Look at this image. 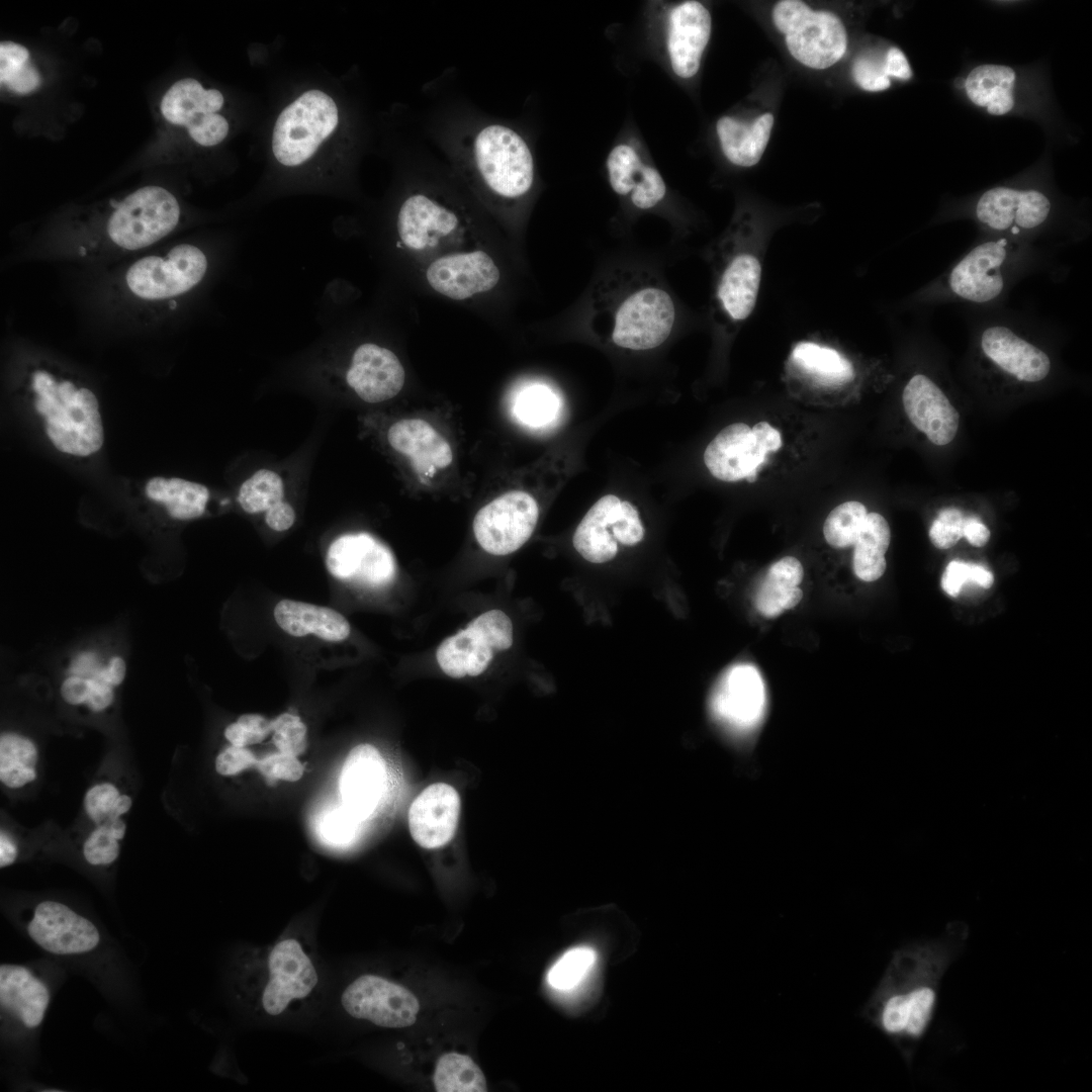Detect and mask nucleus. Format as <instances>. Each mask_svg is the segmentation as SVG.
I'll list each match as a JSON object with an SVG mask.
<instances>
[{
	"mask_svg": "<svg viewBox=\"0 0 1092 1092\" xmlns=\"http://www.w3.org/2000/svg\"><path fill=\"white\" fill-rule=\"evenodd\" d=\"M323 978L311 936L290 931L271 944L243 950L234 964L233 986L253 1014L280 1019L312 1004Z\"/></svg>",
	"mask_w": 1092,
	"mask_h": 1092,
	"instance_id": "1",
	"label": "nucleus"
},
{
	"mask_svg": "<svg viewBox=\"0 0 1092 1092\" xmlns=\"http://www.w3.org/2000/svg\"><path fill=\"white\" fill-rule=\"evenodd\" d=\"M967 926L949 924L943 935L903 949L877 995L875 1019L888 1036L916 1043L934 1019L942 977L962 950Z\"/></svg>",
	"mask_w": 1092,
	"mask_h": 1092,
	"instance_id": "2",
	"label": "nucleus"
},
{
	"mask_svg": "<svg viewBox=\"0 0 1092 1092\" xmlns=\"http://www.w3.org/2000/svg\"><path fill=\"white\" fill-rule=\"evenodd\" d=\"M675 315L674 301L660 283L646 274L625 272L597 293L592 328L620 348L645 351L667 340Z\"/></svg>",
	"mask_w": 1092,
	"mask_h": 1092,
	"instance_id": "3",
	"label": "nucleus"
},
{
	"mask_svg": "<svg viewBox=\"0 0 1092 1092\" xmlns=\"http://www.w3.org/2000/svg\"><path fill=\"white\" fill-rule=\"evenodd\" d=\"M1029 242L992 236L972 247L938 281L933 296L988 305L1001 299L1032 264Z\"/></svg>",
	"mask_w": 1092,
	"mask_h": 1092,
	"instance_id": "4",
	"label": "nucleus"
},
{
	"mask_svg": "<svg viewBox=\"0 0 1092 1092\" xmlns=\"http://www.w3.org/2000/svg\"><path fill=\"white\" fill-rule=\"evenodd\" d=\"M460 149L465 168L492 197L515 201L531 190L534 158L515 129L498 123L482 125L463 139Z\"/></svg>",
	"mask_w": 1092,
	"mask_h": 1092,
	"instance_id": "5",
	"label": "nucleus"
},
{
	"mask_svg": "<svg viewBox=\"0 0 1092 1092\" xmlns=\"http://www.w3.org/2000/svg\"><path fill=\"white\" fill-rule=\"evenodd\" d=\"M35 408L46 421V432L62 452L88 456L98 451L104 434L94 393L68 380L57 381L46 371L32 375Z\"/></svg>",
	"mask_w": 1092,
	"mask_h": 1092,
	"instance_id": "6",
	"label": "nucleus"
},
{
	"mask_svg": "<svg viewBox=\"0 0 1092 1092\" xmlns=\"http://www.w3.org/2000/svg\"><path fill=\"white\" fill-rule=\"evenodd\" d=\"M771 17L791 56L808 68H830L846 53V29L830 11L814 10L799 0H782L772 8Z\"/></svg>",
	"mask_w": 1092,
	"mask_h": 1092,
	"instance_id": "7",
	"label": "nucleus"
},
{
	"mask_svg": "<svg viewBox=\"0 0 1092 1092\" xmlns=\"http://www.w3.org/2000/svg\"><path fill=\"white\" fill-rule=\"evenodd\" d=\"M339 124L334 99L321 90L303 92L279 114L272 133V152L285 167L308 162Z\"/></svg>",
	"mask_w": 1092,
	"mask_h": 1092,
	"instance_id": "8",
	"label": "nucleus"
},
{
	"mask_svg": "<svg viewBox=\"0 0 1092 1092\" xmlns=\"http://www.w3.org/2000/svg\"><path fill=\"white\" fill-rule=\"evenodd\" d=\"M208 257L198 246L182 243L163 256L133 263L125 275L129 290L148 300H163L189 293L207 275Z\"/></svg>",
	"mask_w": 1092,
	"mask_h": 1092,
	"instance_id": "9",
	"label": "nucleus"
},
{
	"mask_svg": "<svg viewBox=\"0 0 1092 1092\" xmlns=\"http://www.w3.org/2000/svg\"><path fill=\"white\" fill-rule=\"evenodd\" d=\"M782 444L780 431L765 421L752 428L744 423H734L721 430L709 443L704 462L717 479L753 482L766 455L778 451Z\"/></svg>",
	"mask_w": 1092,
	"mask_h": 1092,
	"instance_id": "10",
	"label": "nucleus"
},
{
	"mask_svg": "<svg viewBox=\"0 0 1092 1092\" xmlns=\"http://www.w3.org/2000/svg\"><path fill=\"white\" fill-rule=\"evenodd\" d=\"M181 209L176 197L160 186H146L129 194L110 216L107 232L117 246L136 250L170 234Z\"/></svg>",
	"mask_w": 1092,
	"mask_h": 1092,
	"instance_id": "11",
	"label": "nucleus"
},
{
	"mask_svg": "<svg viewBox=\"0 0 1092 1092\" xmlns=\"http://www.w3.org/2000/svg\"><path fill=\"white\" fill-rule=\"evenodd\" d=\"M513 631L512 621L506 613L499 610L485 612L439 645L437 662L451 677L477 676L485 671L495 653L512 646Z\"/></svg>",
	"mask_w": 1092,
	"mask_h": 1092,
	"instance_id": "12",
	"label": "nucleus"
},
{
	"mask_svg": "<svg viewBox=\"0 0 1092 1092\" xmlns=\"http://www.w3.org/2000/svg\"><path fill=\"white\" fill-rule=\"evenodd\" d=\"M1052 211V200L1044 192L1011 186L986 190L974 207L975 218L992 236L1024 242L1042 230Z\"/></svg>",
	"mask_w": 1092,
	"mask_h": 1092,
	"instance_id": "13",
	"label": "nucleus"
},
{
	"mask_svg": "<svg viewBox=\"0 0 1092 1092\" xmlns=\"http://www.w3.org/2000/svg\"><path fill=\"white\" fill-rule=\"evenodd\" d=\"M1026 326L1007 318H992L977 329L982 356L1017 382L1034 384L1052 369L1049 354L1025 333Z\"/></svg>",
	"mask_w": 1092,
	"mask_h": 1092,
	"instance_id": "14",
	"label": "nucleus"
},
{
	"mask_svg": "<svg viewBox=\"0 0 1092 1092\" xmlns=\"http://www.w3.org/2000/svg\"><path fill=\"white\" fill-rule=\"evenodd\" d=\"M644 527L637 510L613 494L601 497L585 514L573 535L575 550L592 563H605L618 553V543L634 546Z\"/></svg>",
	"mask_w": 1092,
	"mask_h": 1092,
	"instance_id": "15",
	"label": "nucleus"
},
{
	"mask_svg": "<svg viewBox=\"0 0 1092 1092\" xmlns=\"http://www.w3.org/2000/svg\"><path fill=\"white\" fill-rule=\"evenodd\" d=\"M340 1001L350 1016L386 1028L413 1025L420 1010L417 997L408 989L373 974L352 981Z\"/></svg>",
	"mask_w": 1092,
	"mask_h": 1092,
	"instance_id": "16",
	"label": "nucleus"
},
{
	"mask_svg": "<svg viewBox=\"0 0 1092 1092\" xmlns=\"http://www.w3.org/2000/svg\"><path fill=\"white\" fill-rule=\"evenodd\" d=\"M539 517L536 500L527 492H507L478 511L473 521L475 538L492 555H508L531 537Z\"/></svg>",
	"mask_w": 1092,
	"mask_h": 1092,
	"instance_id": "17",
	"label": "nucleus"
},
{
	"mask_svg": "<svg viewBox=\"0 0 1092 1092\" xmlns=\"http://www.w3.org/2000/svg\"><path fill=\"white\" fill-rule=\"evenodd\" d=\"M224 102L216 89H204L193 78L175 82L164 94L161 112L175 125L185 126L194 142L203 147L221 143L228 135V120L217 111Z\"/></svg>",
	"mask_w": 1092,
	"mask_h": 1092,
	"instance_id": "18",
	"label": "nucleus"
},
{
	"mask_svg": "<svg viewBox=\"0 0 1092 1092\" xmlns=\"http://www.w3.org/2000/svg\"><path fill=\"white\" fill-rule=\"evenodd\" d=\"M28 937L42 950L58 957H76L95 950L101 941L97 926L64 903L44 900L32 910Z\"/></svg>",
	"mask_w": 1092,
	"mask_h": 1092,
	"instance_id": "19",
	"label": "nucleus"
},
{
	"mask_svg": "<svg viewBox=\"0 0 1092 1092\" xmlns=\"http://www.w3.org/2000/svg\"><path fill=\"white\" fill-rule=\"evenodd\" d=\"M721 248L715 299L723 316L736 324L745 321L756 304L761 262L758 252L743 242L731 241Z\"/></svg>",
	"mask_w": 1092,
	"mask_h": 1092,
	"instance_id": "20",
	"label": "nucleus"
},
{
	"mask_svg": "<svg viewBox=\"0 0 1092 1092\" xmlns=\"http://www.w3.org/2000/svg\"><path fill=\"white\" fill-rule=\"evenodd\" d=\"M326 563L336 578L368 587L390 583L396 572L391 551L366 533L339 537L331 544Z\"/></svg>",
	"mask_w": 1092,
	"mask_h": 1092,
	"instance_id": "21",
	"label": "nucleus"
},
{
	"mask_svg": "<svg viewBox=\"0 0 1092 1092\" xmlns=\"http://www.w3.org/2000/svg\"><path fill=\"white\" fill-rule=\"evenodd\" d=\"M461 229V219L453 209L425 193L407 196L396 213L397 244L412 252L438 247Z\"/></svg>",
	"mask_w": 1092,
	"mask_h": 1092,
	"instance_id": "22",
	"label": "nucleus"
},
{
	"mask_svg": "<svg viewBox=\"0 0 1092 1092\" xmlns=\"http://www.w3.org/2000/svg\"><path fill=\"white\" fill-rule=\"evenodd\" d=\"M711 32L712 16L703 3L689 0L670 8L666 21L665 48L675 76L690 79L697 75Z\"/></svg>",
	"mask_w": 1092,
	"mask_h": 1092,
	"instance_id": "23",
	"label": "nucleus"
},
{
	"mask_svg": "<svg viewBox=\"0 0 1092 1092\" xmlns=\"http://www.w3.org/2000/svg\"><path fill=\"white\" fill-rule=\"evenodd\" d=\"M426 279L439 294L464 300L493 289L499 282L500 271L489 254L474 250L437 258L428 266Z\"/></svg>",
	"mask_w": 1092,
	"mask_h": 1092,
	"instance_id": "24",
	"label": "nucleus"
},
{
	"mask_svg": "<svg viewBox=\"0 0 1092 1092\" xmlns=\"http://www.w3.org/2000/svg\"><path fill=\"white\" fill-rule=\"evenodd\" d=\"M404 380V368L396 354L373 342L361 343L354 349L345 373L348 386L369 403L394 397Z\"/></svg>",
	"mask_w": 1092,
	"mask_h": 1092,
	"instance_id": "25",
	"label": "nucleus"
},
{
	"mask_svg": "<svg viewBox=\"0 0 1092 1092\" xmlns=\"http://www.w3.org/2000/svg\"><path fill=\"white\" fill-rule=\"evenodd\" d=\"M48 984L29 967L0 966V1010L2 1023L11 1022L22 1030H35L42 1023L51 1002Z\"/></svg>",
	"mask_w": 1092,
	"mask_h": 1092,
	"instance_id": "26",
	"label": "nucleus"
},
{
	"mask_svg": "<svg viewBox=\"0 0 1092 1092\" xmlns=\"http://www.w3.org/2000/svg\"><path fill=\"white\" fill-rule=\"evenodd\" d=\"M386 785L387 770L380 752L367 743L351 749L340 776L343 805L363 821L377 809Z\"/></svg>",
	"mask_w": 1092,
	"mask_h": 1092,
	"instance_id": "27",
	"label": "nucleus"
},
{
	"mask_svg": "<svg viewBox=\"0 0 1092 1092\" xmlns=\"http://www.w3.org/2000/svg\"><path fill=\"white\" fill-rule=\"evenodd\" d=\"M904 411L929 441L942 446L957 435L960 414L942 389L927 375L914 374L902 392Z\"/></svg>",
	"mask_w": 1092,
	"mask_h": 1092,
	"instance_id": "28",
	"label": "nucleus"
},
{
	"mask_svg": "<svg viewBox=\"0 0 1092 1092\" xmlns=\"http://www.w3.org/2000/svg\"><path fill=\"white\" fill-rule=\"evenodd\" d=\"M460 807L459 794L452 786H428L410 807L408 828L414 840L429 849L446 845L456 832Z\"/></svg>",
	"mask_w": 1092,
	"mask_h": 1092,
	"instance_id": "29",
	"label": "nucleus"
},
{
	"mask_svg": "<svg viewBox=\"0 0 1092 1092\" xmlns=\"http://www.w3.org/2000/svg\"><path fill=\"white\" fill-rule=\"evenodd\" d=\"M606 166L613 191L629 199L636 208L651 209L664 199L666 184L661 174L645 163L631 145H616L607 157Z\"/></svg>",
	"mask_w": 1092,
	"mask_h": 1092,
	"instance_id": "30",
	"label": "nucleus"
},
{
	"mask_svg": "<svg viewBox=\"0 0 1092 1092\" xmlns=\"http://www.w3.org/2000/svg\"><path fill=\"white\" fill-rule=\"evenodd\" d=\"M764 706L763 687L755 669L736 666L722 678L712 701L716 717L735 731L752 728Z\"/></svg>",
	"mask_w": 1092,
	"mask_h": 1092,
	"instance_id": "31",
	"label": "nucleus"
},
{
	"mask_svg": "<svg viewBox=\"0 0 1092 1092\" xmlns=\"http://www.w3.org/2000/svg\"><path fill=\"white\" fill-rule=\"evenodd\" d=\"M391 447L410 458L421 476H432L451 464L453 453L446 439L422 419H404L387 433Z\"/></svg>",
	"mask_w": 1092,
	"mask_h": 1092,
	"instance_id": "32",
	"label": "nucleus"
},
{
	"mask_svg": "<svg viewBox=\"0 0 1092 1092\" xmlns=\"http://www.w3.org/2000/svg\"><path fill=\"white\" fill-rule=\"evenodd\" d=\"M104 661L92 650L76 654L60 687L62 699L71 706H86L97 713L109 709L115 700V688L104 677Z\"/></svg>",
	"mask_w": 1092,
	"mask_h": 1092,
	"instance_id": "33",
	"label": "nucleus"
},
{
	"mask_svg": "<svg viewBox=\"0 0 1092 1092\" xmlns=\"http://www.w3.org/2000/svg\"><path fill=\"white\" fill-rule=\"evenodd\" d=\"M774 122L770 112L759 115L751 123L731 116L719 118L716 133L725 158L735 166L756 165L766 149Z\"/></svg>",
	"mask_w": 1092,
	"mask_h": 1092,
	"instance_id": "34",
	"label": "nucleus"
},
{
	"mask_svg": "<svg viewBox=\"0 0 1092 1092\" xmlns=\"http://www.w3.org/2000/svg\"><path fill=\"white\" fill-rule=\"evenodd\" d=\"M274 618L282 630L295 637L314 634L338 642L350 634V625L340 613L307 603L282 600L274 609Z\"/></svg>",
	"mask_w": 1092,
	"mask_h": 1092,
	"instance_id": "35",
	"label": "nucleus"
},
{
	"mask_svg": "<svg viewBox=\"0 0 1092 1092\" xmlns=\"http://www.w3.org/2000/svg\"><path fill=\"white\" fill-rule=\"evenodd\" d=\"M790 364L812 383L840 387L854 379L851 361L836 349L814 341L798 342L792 349Z\"/></svg>",
	"mask_w": 1092,
	"mask_h": 1092,
	"instance_id": "36",
	"label": "nucleus"
},
{
	"mask_svg": "<svg viewBox=\"0 0 1092 1092\" xmlns=\"http://www.w3.org/2000/svg\"><path fill=\"white\" fill-rule=\"evenodd\" d=\"M803 576V566L793 556L783 557L772 563L754 597V605L759 614L774 619L795 608L803 597L799 587Z\"/></svg>",
	"mask_w": 1092,
	"mask_h": 1092,
	"instance_id": "37",
	"label": "nucleus"
},
{
	"mask_svg": "<svg viewBox=\"0 0 1092 1092\" xmlns=\"http://www.w3.org/2000/svg\"><path fill=\"white\" fill-rule=\"evenodd\" d=\"M1015 71L1005 65L982 64L967 75L964 88L969 100L989 114L1002 116L1015 105Z\"/></svg>",
	"mask_w": 1092,
	"mask_h": 1092,
	"instance_id": "38",
	"label": "nucleus"
},
{
	"mask_svg": "<svg viewBox=\"0 0 1092 1092\" xmlns=\"http://www.w3.org/2000/svg\"><path fill=\"white\" fill-rule=\"evenodd\" d=\"M891 530L887 520L878 513H868L854 543L852 566L863 581H875L885 572V554L889 548Z\"/></svg>",
	"mask_w": 1092,
	"mask_h": 1092,
	"instance_id": "39",
	"label": "nucleus"
},
{
	"mask_svg": "<svg viewBox=\"0 0 1092 1092\" xmlns=\"http://www.w3.org/2000/svg\"><path fill=\"white\" fill-rule=\"evenodd\" d=\"M146 493L151 499L164 504L169 515L178 520L200 517L209 497L204 485L176 477L150 479Z\"/></svg>",
	"mask_w": 1092,
	"mask_h": 1092,
	"instance_id": "40",
	"label": "nucleus"
},
{
	"mask_svg": "<svg viewBox=\"0 0 1092 1092\" xmlns=\"http://www.w3.org/2000/svg\"><path fill=\"white\" fill-rule=\"evenodd\" d=\"M37 746L32 739L14 731L0 735V781L9 789L22 788L36 780Z\"/></svg>",
	"mask_w": 1092,
	"mask_h": 1092,
	"instance_id": "41",
	"label": "nucleus"
},
{
	"mask_svg": "<svg viewBox=\"0 0 1092 1092\" xmlns=\"http://www.w3.org/2000/svg\"><path fill=\"white\" fill-rule=\"evenodd\" d=\"M560 400L548 386L531 384L513 398L511 414L521 425L531 429L547 428L558 419Z\"/></svg>",
	"mask_w": 1092,
	"mask_h": 1092,
	"instance_id": "42",
	"label": "nucleus"
},
{
	"mask_svg": "<svg viewBox=\"0 0 1092 1092\" xmlns=\"http://www.w3.org/2000/svg\"><path fill=\"white\" fill-rule=\"evenodd\" d=\"M438 1092H486L483 1072L467 1055L447 1053L437 1062L433 1076Z\"/></svg>",
	"mask_w": 1092,
	"mask_h": 1092,
	"instance_id": "43",
	"label": "nucleus"
},
{
	"mask_svg": "<svg viewBox=\"0 0 1092 1092\" xmlns=\"http://www.w3.org/2000/svg\"><path fill=\"white\" fill-rule=\"evenodd\" d=\"M28 50L12 41L0 43V81L16 93H29L40 83L37 71L29 64Z\"/></svg>",
	"mask_w": 1092,
	"mask_h": 1092,
	"instance_id": "44",
	"label": "nucleus"
},
{
	"mask_svg": "<svg viewBox=\"0 0 1092 1092\" xmlns=\"http://www.w3.org/2000/svg\"><path fill=\"white\" fill-rule=\"evenodd\" d=\"M868 515L860 502L848 500L835 507L825 519L823 535L834 548L854 545Z\"/></svg>",
	"mask_w": 1092,
	"mask_h": 1092,
	"instance_id": "45",
	"label": "nucleus"
},
{
	"mask_svg": "<svg viewBox=\"0 0 1092 1092\" xmlns=\"http://www.w3.org/2000/svg\"><path fill=\"white\" fill-rule=\"evenodd\" d=\"M125 831L126 824L121 817L95 825L83 843L85 860L93 867L112 864L119 856V841L123 839Z\"/></svg>",
	"mask_w": 1092,
	"mask_h": 1092,
	"instance_id": "46",
	"label": "nucleus"
},
{
	"mask_svg": "<svg viewBox=\"0 0 1092 1092\" xmlns=\"http://www.w3.org/2000/svg\"><path fill=\"white\" fill-rule=\"evenodd\" d=\"M283 496L281 477L272 470L260 469L242 484L238 500L245 512L256 514L282 502Z\"/></svg>",
	"mask_w": 1092,
	"mask_h": 1092,
	"instance_id": "47",
	"label": "nucleus"
},
{
	"mask_svg": "<svg viewBox=\"0 0 1092 1092\" xmlns=\"http://www.w3.org/2000/svg\"><path fill=\"white\" fill-rule=\"evenodd\" d=\"M597 961L596 951L588 946H578L566 951L550 969L549 985L559 991H571L590 974Z\"/></svg>",
	"mask_w": 1092,
	"mask_h": 1092,
	"instance_id": "48",
	"label": "nucleus"
},
{
	"mask_svg": "<svg viewBox=\"0 0 1092 1092\" xmlns=\"http://www.w3.org/2000/svg\"><path fill=\"white\" fill-rule=\"evenodd\" d=\"M83 806L91 821L100 825L127 813L132 806V800L129 796L120 794L115 785L103 782L88 789Z\"/></svg>",
	"mask_w": 1092,
	"mask_h": 1092,
	"instance_id": "49",
	"label": "nucleus"
},
{
	"mask_svg": "<svg viewBox=\"0 0 1092 1092\" xmlns=\"http://www.w3.org/2000/svg\"><path fill=\"white\" fill-rule=\"evenodd\" d=\"M361 822L343 805L327 811L320 819L317 830L327 843L345 846L354 840Z\"/></svg>",
	"mask_w": 1092,
	"mask_h": 1092,
	"instance_id": "50",
	"label": "nucleus"
},
{
	"mask_svg": "<svg viewBox=\"0 0 1092 1092\" xmlns=\"http://www.w3.org/2000/svg\"><path fill=\"white\" fill-rule=\"evenodd\" d=\"M993 580L992 572L984 566L953 560L948 563L943 572L941 586L947 595L957 597L964 584L969 581L984 588H989L993 584Z\"/></svg>",
	"mask_w": 1092,
	"mask_h": 1092,
	"instance_id": "51",
	"label": "nucleus"
},
{
	"mask_svg": "<svg viewBox=\"0 0 1092 1092\" xmlns=\"http://www.w3.org/2000/svg\"><path fill=\"white\" fill-rule=\"evenodd\" d=\"M272 722L273 742L281 752L297 756L306 748V726L301 719L283 713Z\"/></svg>",
	"mask_w": 1092,
	"mask_h": 1092,
	"instance_id": "52",
	"label": "nucleus"
},
{
	"mask_svg": "<svg viewBox=\"0 0 1092 1092\" xmlns=\"http://www.w3.org/2000/svg\"><path fill=\"white\" fill-rule=\"evenodd\" d=\"M272 732V722L258 714L242 715L224 730L232 745L245 747L263 741Z\"/></svg>",
	"mask_w": 1092,
	"mask_h": 1092,
	"instance_id": "53",
	"label": "nucleus"
},
{
	"mask_svg": "<svg viewBox=\"0 0 1092 1092\" xmlns=\"http://www.w3.org/2000/svg\"><path fill=\"white\" fill-rule=\"evenodd\" d=\"M966 519L956 508L941 510L929 529L931 543L939 549L954 546L964 537Z\"/></svg>",
	"mask_w": 1092,
	"mask_h": 1092,
	"instance_id": "54",
	"label": "nucleus"
},
{
	"mask_svg": "<svg viewBox=\"0 0 1092 1092\" xmlns=\"http://www.w3.org/2000/svg\"><path fill=\"white\" fill-rule=\"evenodd\" d=\"M852 77L855 83L866 91L879 92L891 86V79L884 69V60L879 61L872 55L858 57L852 65Z\"/></svg>",
	"mask_w": 1092,
	"mask_h": 1092,
	"instance_id": "55",
	"label": "nucleus"
},
{
	"mask_svg": "<svg viewBox=\"0 0 1092 1092\" xmlns=\"http://www.w3.org/2000/svg\"><path fill=\"white\" fill-rule=\"evenodd\" d=\"M256 765L259 771L270 780L296 782L303 775V766L296 756L281 751L266 756Z\"/></svg>",
	"mask_w": 1092,
	"mask_h": 1092,
	"instance_id": "56",
	"label": "nucleus"
},
{
	"mask_svg": "<svg viewBox=\"0 0 1092 1092\" xmlns=\"http://www.w3.org/2000/svg\"><path fill=\"white\" fill-rule=\"evenodd\" d=\"M258 762L246 747L232 745L223 749L215 759V769L221 776H235Z\"/></svg>",
	"mask_w": 1092,
	"mask_h": 1092,
	"instance_id": "57",
	"label": "nucleus"
},
{
	"mask_svg": "<svg viewBox=\"0 0 1092 1092\" xmlns=\"http://www.w3.org/2000/svg\"><path fill=\"white\" fill-rule=\"evenodd\" d=\"M884 69L888 78L908 81L912 69L905 54L897 47H890L884 57Z\"/></svg>",
	"mask_w": 1092,
	"mask_h": 1092,
	"instance_id": "58",
	"label": "nucleus"
},
{
	"mask_svg": "<svg viewBox=\"0 0 1092 1092\" xmlns=\"http://www.w3.org/2000/svg\"><path fill=\"white\" fill-rule=\"evenodd\" d=\"M265 520L271 529L281 532L293 525L295 513L288 503L282 500L266 511Z\"/></svg>",
	"mask_w": 1092,
	"mask_h": 1092,
	"instance_id": "59",
	"label": "nucleus"
},
{
	"mask_svg": "<svg viewBox=\"0 0 1092 1092\" xmlns=\"http://www.w3.org/2000/svg\"><path fill=\"white\" fill-rule=\"evenodd\" d=\"M964 537L973 546L982 547L988 542L990 531L977 518L970 517L965 522Z\"/></svg>",
	"mask_w": 1092,
	"mask_h": 1092,
	"instance_id": "60",
	"label": "nucleus"
},
{
	"mask_svg": "<svg viewBox=\"0 0 1092 1092\" xmlns=\"http://www.w3.org/2000/svg\"><path fill=\"white\" fill-rule=\"evenodd\" d=\"M18 847L13 838L5 830L0 833V868L4 869L16 860Z\"/></svg>",
	"mask_w": 1092,
	"mask_h": 1092,
	"instance_id": "61",
	"label": "nucleus"
}]
</instances>
